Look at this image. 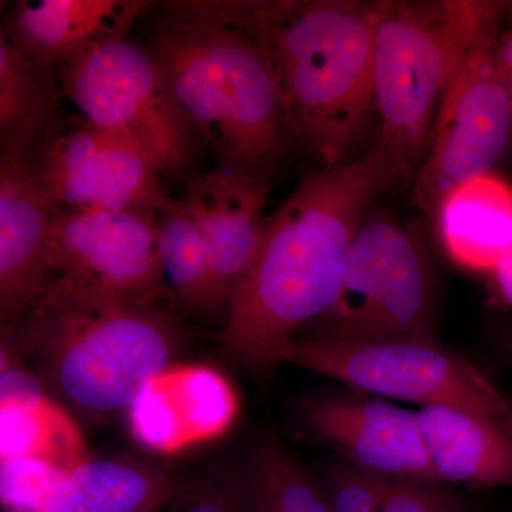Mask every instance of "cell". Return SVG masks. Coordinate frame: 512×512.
I'll return each mask as SVG.
<instances>
[{"label": "cell", "instance_id": "6da1fadb", "mask_svg": "<svg viewBox=\"0 0 512 512\" xmlns=\"http://www.w3.org/2000/svg\"><path fill=\"white\" fill-rule=\"evenodd\" d=\"M397 184L399 165L379 140L350 163L303 177L265 218L254 262L232 295L220 333L229 355L258 373L281 365L298 330L338 301L357 229Z\"/></svg>", "mask_w": 512, "mask_h": 512}, {"label": "cell", "instance_id": "7a4b0ae2", "mask_svg": "<svg viewBox=\"0 0 512 512\" xmlns=\"http://www.w3.org/2000/svg\"><path fill=\"white\" fill-rule=\"evenodd\" d=\"M140 42L224 170L271 180L295 143L245 0L153 2Z\"/></svg>", "mask_w": 512, "mask_h": 512}, {"label": "cell", "instance_id": "3957f363", "mask_svg": "<svg viewBox=\"0 0 512 512\" xmlns=\"http://www.w3.org/2000/svg\"><path fill=\"white\" fill-rule=\"evenodd\" d=\"M271 55L293 136L335 167L373 103L380 2L245 0Z\"/></svg>", "mask_w": 512, "mask_h": 512}, {"label": "cell", "instance_id": "277c9868", "mask_svg": "<svg viewBox=\"0 0 512 512\" xmlns=\"http://www.w3.org/2000/svg\"><path fill=\"white\" fill-rule=\"evenodd\" d=\"M174 302L137 305L59 284L3 339L32 353L47 383L80 412L128 410L158 373L173 365L178 342Z\"/></svg>", "mask_w": 512, "mask_h": 512}, {"label": "cell", "instance_id": "5b68a950", "mask_svg": "<svg viewBox=\"0 0 512 512\" xmlns=\"http://www.w3.org/2000/svg\"><path fill=\"white\" fill-rule=\"evenodd\" d=\"M510 2L383 0L375 40L373 104L379 141L414 181L451 77L474 43L500 30Z\"/></svg>", "mask_w": 512, "mask_h": 512}, {"label": "cell", "instance_id": "8992f818", "mask_svg": "<svg viewBox=\"0 0 512 512\" xmlns=\"http://www.w3.org/2000/svg\"><path fill=\"white\" fill-rule=\"evenodd\" d=\"M56 72L64 99L84 120L136 144L164 177L191 170L204 137L140 40L103 43Z\"/></svg>", "mask_w": 512, "mask_h": 512}, {"label": "cell", "instance_id": "52a82bcc", "mask_svg": "<svg viewBox=\"0 0 512 512\" xmlns=\"http://www.w3.org/2000/svg\"><path fill=\"white\" fill-rule=\"evenodd\" d=\"M433 274L419 239L393 218L367 215L346 256L338 301L313 338L436 342Z\"/></svg>", "mask_w": 512, "mask_h": 512}, {"label": "cell", "instance_id": "ba28073f", "mask_svg": "<svg viewBox=\"0 0 512 512\" xmlns=\"http://www.w3.org/2000/svg\"><path fill=\"white\" fill-rule=\"evenodd\" d=\"M282 363L332 377L356 392L473 413L512 439L511 400L473 362L437 343L296 339Z\"/></svg>", "mask_w": 512, "mask_h": 512}, {"label": "cell", "instance_id": "9c48e42d", "mask_svg": "<svg viewBox=\"0 0 512 512\" xmlns=\"http://www.w3.org/2000/svg\"><path fill=\"white\" fill-rule=\"evenodd\" d=\"M500 30L468 49L440 100L429 151L413 181L414 204L434 217L448 192L491 174L512 141V100L494 55Z\"/></svg>", "mask_w": 512, "mask_h": 512}, {"label": "cell", "instance_id": "30bf717a", "mask_svg": "<svg viewBox=\"0 0 512 512\" xmlns=\"http://www.w3.org/2000/svg\"><path fill=\"white\" fill-rule=\"evenodd\" d=\"M47 268L49 284L137 305L174 302L161 268L156 214L56 208Z\"/></svg>", "mask_w": 512, "mask_h": 512}, {"label": "cell", "instance_id": "8fae6325", "mask_svg": "<svg viewBox=\"0 0 512 512\" xmlns=\"http://www.w3.org/2000/svg\"><path fill=\"white\" fill-rule=\"evenodd\" d=\"M63 211L158 214L173 198L163 173L136 144L84 120L66 127L28 163Z\"/></svg>", "mask_w": 512, "mask_h": 512}, {"label": "cell", "instance_id": "7c38bea8", "mask_svg": "<svg viewBox=\"0 0 512 512\" xmlns=\"http://www.w3.org/2000/svg\"><path fill=\"white\" fill-rule=\"evenodd\" d=\"M303 423L350 466L443 484L427 454L417 412L383 400L322 396L303 404Z\"/></svg>", "mask_w": 512, "mask_h": 512}, {"label": "cell", "instance_id": "4fadbf2b", "mask_svg": "<svg viewBox=\"0 0 512 512\" xmlns=\"http://www.w3.org/2000/svg\"><path fill=\"white\" fill-rule=\"evenodd\" d=\"M239 402L227 377L204 365H171L128 407V426L141 446L174 454L218 439L234 424Z\"/></svg>", "mask_w": 512, "mask_h": 512}, {"label": "cell", "instance_id": "5bb4252c", "mask_svg": "<svg viewBox=\"0 0 512 512\" xmlns=\"http://www.w3.org/2000/svg\"><path fill=\"white\" fill-rule=\"evenodd\" d=\"M150 0H20L2 20L0 36L20 56L47 70L93 47L131 36Z\"/></svg>", "mask_w": 512, "mask_h": 512}, {"label": "cell", "instance_id": "9a60e30c", "mask_svg": "<svg viewBox=\"0 0 512 512\" xmlns=\"http://www.w3.org/2000/svg\"><path fill=\"white\" fill-rule=\"evenodd\" d=\"M269 181L220 168L192 178L183 198L204 238L212 275L227 312L235 288L261 244Z\"/></svg>", "mask_w": 512, "mask_h": 512}, {"label": "cell", "instance_id": "2e32d148", "mask_svg": "<svg viewBox=\"0 0 512 512\" xmlns=\"http://www.w3.org/2000/svg\"><path fill=\"white\" fill-rule=\"evenodd\" d=\"M56 207L28 163L0 158V319L26 315L49 284L47 252Z\"/></svg>", "mask_w": 512, "mask_h": 512}, {"label": "cell", "instance_id": "e0dca14e", "mask_svg": "<svg viewBox=\"0 0 512 512\" xmlns=\"http://www.w3.org/2000/svg\"><path fill=\"white\" fill-rule=\"evenodd\" d=\"M187 485L153 464L86 458L63 474L37 512H158L173 504Z\"/></svg>", "mask_w": 512, "mask_h": 512}, {"label": "cell", "instance_id": "ac0fdd59", "mask_svg": "<svg viewBox=\"0 0 512 512\" xmlns=\"http://www.w3.org/2000/svg\"><path fill=\"white\" fill-rule=\"evenodd\" d=\"M417 417L441 483L512 488V439L500 427L446 406H423Z\"/></svg>", "mask_w": 512, "mask_h": 512}, {"label": "cell", "instance_id": "d6986e66", "mask_svg": "<svg viewBox=\"0 0 512 512\" xmlns=\"http://www.w3.org/2000/svg\"><path fill=\"white\" fill-rule=\"evenodd\" d=\"M434 218L448 256L470 271L493 272L512 251V187L493 174L448 192Z\"/></svg>", "mask_w": 512, "mask_h": 512}, {"label": "cell", "instance_id": "ffe728a7", "mask_svg": "<svg viewBox=\"0 0 512 512\" xmlns=\"http://www.w3.org/2000/svg\"><path fill=\"white\" fill-rule=\"evenodd\" d=\"M56 70L36 66L0 36V158L30 163L66 127Z\"/></svg>", "mask_w": 512, "mask_h": 512}, {"label": "cell", "instance_id": "44dd1931", "mask_svg": "<svg viewBox=\"0 0 512 512\" xmlns=\"http://www.w3.org/2000/svg\"><path fill=\"white\" fill-rule=\"evenodd\" d=\"M160 261L175 305L198 315L225 311L197 222L183 200L158 212Z\"/></svg>", "mask_w": 512, "mask_h": 512}, {"label": "cell", "instance_id": "7402d4cb", "mask_svg": "<svg viewBox=\"0 0 512 512\" xmlns=\"http://www.w3.org/2000/svg\"><path fill=\"white\" fill-rule=\"evenodd\" d=\"M323 491L333 512H467L463 500L440 484L384 476L350 464L333 468Z\"/></svg>", "mask_w": 512, "mask_h": 512}, {"label": "cell", "instance_id": "603a6c76", "mask_svg": "<svg viewBox=\"0 0 512 512\" xmlns=\"http://www.w3.org/2000/svg\"><path fill=\"white\" fill-rule=\"evenodd\" d=\"M0 427L2 460L36 458L69 471L89 458L79 427L49 396L33 403L0 406Z\"/></svg>", "mask_w": 512, "mask_h": 512}, {"label": "cell", "instance_id": "cb8c5ba5", "mask_svg": "<svg viewBox=\"0 0 512 512\" xmlns=\"http://www.w3.org/2000/svg\"><path fill=\"white\" fill-rule=\"evenodd\" d=\"M247 474L254 512H333L325 491L272 437L256 441Z\"/></svg>", "mask_w": 512, "mask_h": 512}, {"label": "cell", "instance_id": "d4e9b609", "mask_svg": "<svg viewBox=\"0 0 512 512\" xmlns=\"http://www.w3.org/2000/svg\"><path fill=\"white\" fill-rule=\"evenodd\" d=\"M178 512H254L247 470L211 468L187 485Z\"/></svg>", "mask_w": 512, "mask_h": 512}, {"label": "cell", "instance_id": "484cf974", "mask_svg": "<svg viewBox=\"0 0 512 512\" xmlns=\"http://www.w3.org/2000/svg\"><path fill=\"white\" fill-rule=\"evenodd\" d=\"M62 468L36 458L2 460V501L10 511H39L63 477Z\"/></svg>", "mask_w": 512, "mask_h": 512}, {"label": "cell", "instance_id": "4316f807", "mask_svg": "<svg viewBox=\"0 0 512 512\" xmlns=\"http://www.w3.org/2000/svg\"><path fill=\"white\" fill-rule=\"evenodd\" d=\"M0 359V406L33 403L47 396L40 380L18 359V350L5 339H2Z\"/></svg>", "mask_w": 512, "mask_h": 512}, {"label": "cell", "instance_id": "83f0119b", "mask_svg": "<svg viewBox=\"0 0 512 512\" xmlns=\"http://www.w3.org/2000/svg\"><path fill=\"white\" fill-rule=\"evenodd\" d=\"M508 15H511L512 18V2L508 5L507 9ZM494 55L495 59H497L498 64H500L501 69L504 70V73L511 72L512 70V26L508 32L501 33L498 35L497 42H495L494 46Z\"/></svg>", "mask_w": 512, "mask_h": 512}, {"label": "cell", "instance_id": "f1b7e54d", "mask_svg": "<svg viewBox=\"0 0 512 512\" xmlns=\"http://www.w3.org/2000/svg\"><path fill=\"white\" fill-rule=\"evenodd\" d=\"M495 284L505 301L512 305V251L505 256L493 271Z\"/></svg>", "mask_w": 512, "mask_h": 512}, {"label": "cell", "instance_id": "f546056e", "mask_svg": "<svg viewBox=\"0 0 512 512\" xmlns=\"http://www.w3.org/2000/svg\"><path fill=\"white\" fill-rule=\"evenodd\" d=\"M178 498L174 501L173 504L168 505V507H165L164 510L158 512H178Z\"/></svg>", "mask_w": 512, "mask_h": 512}, {"label": "cell", "instance_id": "4dcf8cb0", "mask_svg": "<svg viewBox=\"0 0 512 512\" xmlns=\"http://www.w3.org/2000/svg\"><path fill=\"white\" fill-rule=\"evenodd\" d=\"M505 77H507L508 90H510V96L512 100V70L511 72L505 73Z\"/></svg>", "mask_w": 512, "mask_h": 512}]
</instances>
